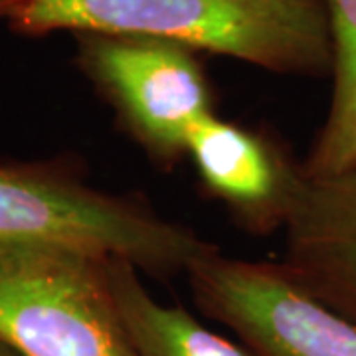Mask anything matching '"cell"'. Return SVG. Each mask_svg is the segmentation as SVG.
Instances as JSON below:
<instances>
[{"label": "cell", "mask_w": 356, "mask_h": 356, "mask_svg": "<svg viewBox=\"0 0 356 356\" xmlns=\"http://www.w3.org/2000/svg\"><path fill=\"white\" fill-rule=\"evenodd\" d=\"M0 20L24 36L137 34L275 74H332L325 0H2Z\"/></svg>", "instance_id": "cell-1"}, {"label": "cell", "mask_w": 356, "mask_h": 356, "mask_svg": "<svg viewBox=\"0 0 356 356\" xmlns=\"http://www.w3.org/2000/svg\"><path fill=\"white\" fill-rule=\"evenodd\" d=\"M0 242L67 245L172 277L216 250L139 198L97 191L64 163L0 165Z\"/></svg>", "instance_id": "cell-2"}, {"label": "cell", "mask_w": 356, "mask_h": 356, "mask_svg": "<svg viewBox=\"0 0 356 356\" xmlns=\"http://www.w3.org/2000/svg\"><path fill=\"white\" fill-rule=\"evenodd\" d=\"M0 341L24 356H139L107 281V257L0 242Z\"/></svg>", "instance_id": "cell-3"}, {"label": "cell", "mask_w": 356, "mask_h": 356, "mask_svg": "<svg viewBox=\"0 0 356 356\" xmlns=\"http://www.w3.org/2000/svg\"><path fill=\"white\" fill-rule=\"evenodd\" d=\"M76 62L111 103L121 125L156 163L186 156L192 131L216 115L194 50L137 34H74Z\"/></svg>", "instance_id": "cell-4"}, {"label": "cell", "mask_w": 356, "mask_h": 356, "mask_svg": "<svg viewBox=\"0 0 356 356\" xmlns=\"http://www.w3.org/2000/svg\"><path fill=\"white\" fill-rule=\"evenodd\" d=\"M204 315L234 332L250 356H356V325L303 291L280 264L216 250L186 271Z\"/></svg>", "instance_id": "cell-5"}, {"label": "cell", "mask_w": 356, "mask_h": 356, "mask_svg": "<svg viewBox=\"0 0 356 356\" xmlns=\"http://www.w3.org/2000/svg\"><path fill=\"white\" fill-rule=\"evenodd\" d=\"M186 156L204 191L248 232L285 228L305 172L275 140L212 115L192 131Z\"/></svg>", "instance_id": "cell-6"}, {"label": "cell", "mask_w": 356, "mask_h": 356, "mask_svg": "<svg viewBox=\"0 0 356 356\" xmlns=\"http://www.w3.org/2000/svg\"><path fill=\"white\" fill-rule=\"evenodd\" d=\"M283 229V271L356 325V165L331 177L305 175Z\"/></svg>", "instance_id": "cell-7"}, {"label": "cell", "mask_w": 356, "mask_h": 356, "mask_svg": "<svg viewBox=\"0 0 356 356\" xmlns=\"http://www.w3.org/2000/svg\"><path fill=\"white\" fill-rule=\"evenodd\" d=\"M107 281L139 356H250L180 307L154 301L139 280V269L123 257H107Z\"/></svg>", "instance_id": "cell-8"}, {"label": "cell", "mask_w": 356, "mask_h": 356, "mask_svg": "<svg viewBox=\"0 0 356 356\" xmlns=\"http://www.w3.org/2000/svg\"><path fill=\"white\" fill-rule=\"evenodd\" d=\"M332 36V95L327 119L303 163L307 177L356 165V0H325Z\"/></svg>", "instance_id": "cell-9"}, {"label": "cell", "mask_w": 356, "mask_h": 356, "mask_svg": "<svg viewBox=\"0 0 356 356\" xmlns=\"http://www.w3.org/2000/svg\"><path fill=\"white\" fill-rule=\"evenodd\" d=\"M0 356H24L22 353H18L14 346H10L8 343L0 341Z\"/></svg>", "instance_id": "cell-10"}, {"label": "cell", "mask_w": 356, "mask_h": 356, "mask_svg": "<svg viewBox=\"0 0 356 356\" xmlns=\"http://www.w3.org/2000/svg\"><path fill=\"white\" fill-rule=\"evenodd\" d=\"M0 2H2V0H0Z\"/></svg>", "instance_id": "cell-11"}]
</instances>
